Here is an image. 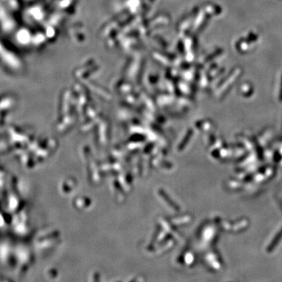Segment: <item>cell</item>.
<instances>
[{
	"instance_id": "cell-1",
	"label": "cell",
	"mask_w": 282,
	"mask_h": 282,
	"mask_svg": "<svg viewBox=\"0 0 282 282\" xmlns=\"http://www.w3.org/2000/svg\"><path fill=\"white\" fill-rule=\"evenodd\" d=\"M280 100L282 101V85H281V89H280Z\"/></svg>"
}]
</instances>
